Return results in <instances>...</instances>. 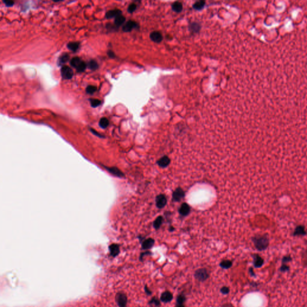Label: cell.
Instances as JSON below:
<instances>
[{"mask_svg": "<svg viewBox=\"0 0 307 307\" xmlns=\"http://www.w3.org/2000/svg\"><path fill=\"white\" fill-rule=\"evenodd\" d=\"M253 242L254 243L255 248L260 251L266 249L269 244L268 238H266V237L264 236L254 237V239H253Z\"/></svg>", "mask_w": 307, "mask_h": 307, "instance_id": "cell-1", "label": "cell"}, {"mask_svg": "<svg viewBox=\"0 0 307 307\" xmlns=\"http://www.w3.org/2000/svg\"><path fill=\"white\" fill-rule=\"evenodd\" d=\"M70 64L72 67L76 69V70L78 72H84L86 68V64L79 57H74L72 58L70 61Z\"/></svg>", "mask_w": 307, "mask_h": 307, "instance_id": "cell-2", "label": "cell"}, {"mask_svg": "<svg viewBox=\"0 0 307 307\" xmlns=\"http://www.w3.org/2000/svg\"><path fill=\"white\" fill-rule=\"evenodd\" d=\"M209 274L206 268L198 269L195 271L194 277L198 281L203 282L209 278Z\"/></svg>", "mask_w": 307, "mask_h": 307, "instance_id": "cell-3", "label": "cell"}, {"mask_svg": "<svg viewBox=\"0 0 307 307\" xmlns=\"http://www.w3.org/2000/svg\"><path fill=\"white\" fill-rule=\"evenodd\" d=\"M116 302L119 307H126L127 304V297L123 292H119L115 297Z\"/></svg>", "mask_w": 307, "mask_h": 307, "instance_id": "cell-4", "label": "cell"}, {"mask_svg": "<svg viewBox=\"0 0 307 307\" xmlns=\"http://www.w3.org/2000/svg\"><path fill=\"white\" fill-rule=\"evenodd\" d=\"M61 73L63 78L64 79H70L73 76L72 69L67 65H64L61 67Z\"/></svg>", "mask_w": 307, "mask_h": 307, "instance_id": "cell-5", "label": "cell"}, {"mask_svg": "<svg viewBox=\"0 0 307 307\" xmlns=\"http://www.w3.org/2000/svg\"><path fill=\"white\" fill-rule=\"evenodd\" d=\"M156 206L159 209L164 207L167 203V199L164 194H159L156 197L155 199Z\"/></svg>", "mask_w": 307, "mask_h": 307, "instance_id": "cell-6", "label": "cell"}, {"mask_svg": "<svg viewBox=\"0 0 307 307\" xmlns=\"http://www.w3.org/2000/svg\"><path fill=\"white\" fill-rule=\"evenodd\" d=\"M185 196V192L181 188H178L173 193V200L175 202L180 201Z\"/></svg>", "mask_w": 307, "mask_h": 307, "instance_id": "cell-7", "label": "cell"}, {"mask_svg": "<svg viewBox=\"0 0 307 307\" xmlns=\"http://www.w3.org/2000/svg\"><path fill=\"white\" fill-rule=\"evenodd\" d=\"M173 298V296L172 293L169 291H166V292H164L162 294L161 297H160V300L163 302L168 303V302H171Z\"/></svg>", "mask_w": 307, "mask_h": 307, "instance_id": "cell-8", "label": "cell"}, {"mask_svg": "<svg viewBox=\"0 0 307 307\" xmlns=\"http://www.w3.org/2000/svg\"><path fill=\"white\" fill-rule=\"evenodd\" d=\"M190 212V207L187 203H183L179 209V213L181 215L185 217Z\"/></svg>", "mask_w": 307, "mask_h": 307, "instance_id": "cell-9", "label": "cell"}, {"mask_svg": "<svg viewBox=\"0 0 307 307\" xmlns=\"http://www.w3.org/2000/svg\"><path fill=\"white\" fill-rule=\"evenodd\" d=\"M138 27V24L132 21L127 22L123 27V30L124 32H130L133 29Z\"/></svg>", "mask_w": 307, "mask_h": 307, "instance_id": "cell-10", "label": "cell"}, {"mask_svg": "<svg viewBox=\"0 0 307 307\" xmlns=\"http://www.w3.org/2000/svg\"><path fill=\"white\" fill-rule=\"evenodd\" d=\"M170 163H171L170 158L166 155L163 156V157L160 158V159H159L157 161V164L162 168L167 167L169 165Z\"/></svg>", "mask_w": 307, "mask_h": 307, "instance_id": "cell-11", "label": "cell"}, {"mask_svg": "<svg viewBox=\"0 0 307 307\" xmlns=\"http://www.w3.org/2000/svg\"><path fill=\"white\" fill-rule=\"evenodd\" d=\"M150 38L155 43H160L163 40V36L162 34L158 31H154L150 34Z\"/></svg>", "mask_w": 307, "mask_h": 307, "instance_id": "cell-12", "label": "cell"}, {"mask_svg": "<svg viewBox=\"0 0 307 307\" xmlns=\"http://www.w3.org/2000/svg\"><path fill=\"white\" fill-rule=\"evenodd\" d=\"M155 241L152 238H148L145 240L142 244V247L143 250H149L151 249L154 246Z\"/></svg>", "mask_w": 307, "mask_h": 307, "instance_id": "cell-13", "label": "cell"}, {"mask_svg": "<svg viewBox=\"0 0 307 307\" xmlns=\"http://www.w3.org/2000/svg\"><path fill=\"white\" fill-rule=\"evenodd\" d=\"M121 13L122 12L120 10H118V9L112 10L108 11L106 13V17L107 19H111L112 17H116L117 16L121 15Z\"/></svg>", "mask_w": 307, "mask_h": 307, "instance_id": "cell-14", "label": "cell"}, {"mask_svg": "<svg viewBox=\"0 0 307 307\" xmlns=\"http://www.w3.org/2000/svg\"><path fill=\"white\" fill-rule=\"evenodd\" d=\"M109 250L111 255L113 257H116L120 253V246L118 244H113L109 246Z\"/></svg>", "mask_w": 307, "mask_h": 307, "instance_id": "cell-15", "label": "cell"}, {"mask_svg": "<svg viewBox=\"0 0 307 307\" xmlns=\"http://www.w3.org/2000/svg\"><path fill=\"white\" fill-rule=\"evenodd\" d=\"M254 259V265L255 268H260L263 265V260L260 256L257 254H254L253 255Z\"/></svg>", "mask_w": 307, "mask_h": 307, "instance_id": "cell-16", "label": "cell"}, {"mask_svg": "<svg viewBox=\"0 0 307 307\" xmlns=\"http://www.w3.org/2000/svg\"><path fill=\"white\" fill-rule=\"evenodd\" d=\"M106 168L109 172L116 176L120 177V178H122L124 176L123 173L120 170H119L116 167H106Z\"/></svg>", "mask_w": 307, "mask_h": 307, "instance_id": "cell-17", "label": "cell"}, {"mask_svg": "<svg viewBox=\"0 0 307 307\" xmlns=\"http://www.w3.org/2000/svg\"><path fill=\"white\" fill-rule=\"evenodd\" d=\"M163 218L162 216L158 217L157 219L155 220V221H154V223H153V226L155 228V229L157 230V229H159L160 227V226H162V223H163Z\"/></svg>", "mask_w": 307, "mask_h": 307, "instance_id": "cell-18", "label": "cell"}, {"mask_svg": "<svg viewBox=\"0 0 307 307\" xmlns=\"http://www.w3.org/2000/svg\"><path fill=\"white\" fill-rule=\"evenodd\" d=\"M182 8H183L182 4L180 2L176 1V2H175L172 4V9H173V10L175 12H177V13L181 12L182 11Z\"/></svg>", "mask_w": 307, "mask_h": 307, "instance_id": "cell-19", "label": "cell"}, {"mask_svg": "<svg viewBox=\"0 0 307 307\" xmlns=\"http://www.w3.org/2000/svg\"><path fill=\"white\" fill-rule=\"evenodd\" d=\"M220 266L223 269H229L231 268L232 266V261L229 260H224L220 262Z\"/></svg>", "mask_w": 307, "mask_h": 307, "instance_id": "cell-20", "label": "cell"}, {"mask_svg": "<svg viewBox=\"0 0 307 307\" xmlns=\"http://www.w3.org/2000/svg\"><path fill=\"white\" fill-rule=\"evenodd\" d=\"M125 21V17L121 15L120 16H117L116 17H115V24L116 26H120L122 24H124Z\"/></svg>", "mask_w": 307, "mask_h": 307, "instance_id": "cell-21", "label": "cell"}, {"mask_svg": "<svg viewBox=\"0 0 307 307\" xmlns=\"http://www.w3.org/2000/svg\"><path fill=\"white\" fill-rule=\"evenodd\" d=\"M79 45H80V44L78 42H70L68 44L67 47L70 49V50L73 52H76L79 49Z\"/></svg>", "mask_w": 307, "mask_h": 307, "instance_id": "cell-22", "label": "cell"}, {"mask_svg": "<svg viewBox=\"0 0 307 307\" xmlns=\"http://www.w3.org/2000/svg\"><path fill=\"white\" fill-rule=\"evenodd\" d=\"M109 124V122L106 118H102L100 119V121H99V125L102 128H106L108 127Z\"/></svg>", "mask_w": 307, "mask_h": 307, "instance_id": "cell-23", "label": "cell"}, {"mask_svg": "<svg viewBox=\"0 0 307 307\" xmlns=\"http://www.w3.org/2000/svg\"><path fill=\"white\" fill-rule=\"evenodd\" d=\"M186 301L185 296L183 294L178 295L176 299V305H184V303Z\"/></svg>", "mask_w": 307, "mask_h": 307, "instance_id": "cell-24", "label": "cell"}, {"mask_svg": "<svg viewBox=\"0 0 307 307\" xmlns=\"http://www.w3.org/2000/svg\"><path fill=\"white\" fill-rule=\"evenodd\" d=\"M88 66V68L91 69V70H95L98 67V65L97 63L94 60H91L90 62H89Z\"/></svg>", "mask_w": 307, "mask_h": 307, "instance_id": "cell-25", "label": "cell"}, {"mask_svg": "<svg viewBox=\"0 0 307 307\" xmlns=\"http://www.w3.org/2000/svg\"><path fill=\"white\" fill-rule=\"evenodd\" d=\"M69 59V55H68L67 54H64L63 55H62L60 57H59V64H64V63H65Z\"/></svg>", "mask_w": 307, "mask_h": 307, "instance_id": "cell-26", "label": "cell"}, {"mask_svg": "<svg viewBox=\"0 0 307 307\" xmlns=\"http://www.w3.org/2000/svg\"><path fill=\"white\" fill-rule=\"evenodd\" d=\"M205 2L204 1H197L193 5V8L196 10H201L205 6Z\"/></svg>", "mask_w": 307, "mask_h": 307, "instance_id": "cell-27", "label": "cell"}, {"mask_svg": "<svg viewBox=\"0 0 307 307\" xmlns=\"http://www.w3.org/2000/svg\"><path fill=\"white\" fill-rule=\"evenodd\" d=\"M97 90V88L94 86H88L86 89V91L88 94H92L93 93H94Z\"/></svg>", "mask_w": 307, "mask_h": 307, "instance_id": "cell-28", "label": "cell"}, {"mask_svg": "<svg viewBox=\"0 0 307 307\" xmlns=\"http://www.w3.org/2000/svg\"><path fill=\"white\" fill-rule=\"evenodd\" d=\"M91 105L93 107H98L99 105L101 104V101L97 100V99H91L90 100Z\"/></svg>", "mask_w": 307, "mask_h": 307, "instance_id": "cell-29", "label": "cell"}, {"mask_svg": "<svg viewBox=\"0 0 307 307\" xmlns=\"http://www.w3.org/2000/svg\"><path fill=\"white\" fill-rule=\"evenodd\" d=\"M149 304H154L157 306H159L160 305V302L159 300H158V299H157L155 297H154V298L150 301Z\"/></svg>", "mask_w": 307, "mask_h": 307, "instance_id": "cell-30", "label": "cell"}, {"mask_svg": "<svg viewBox=\"0 0 307 307\" xmlns=\"http://www.w3.org/2000/svg\"><path fill=\"white\" fill-rule=\"evenodd\" d=\"M136 7H136V5L135 4H134V3L133 4H131L128 7V12H129V13H132L133 12H134L136 10Z\"/></svg>", "mask_w": 307, "mask_h": 307, "instance_id": "cell-31", "label": "cell"}, {"mask_svg": "<svg viewBox=\"0 0 307 307\" xmlns=\"http://www.w3.org/2000/svg\"><path fill=\"white\" fill-rule=\"evenodd\" d=\"M220 292L223 294H227L230 292V289H229V288H228V287L224 286L221 289Z\"/></svg>", "mask_w": 307, "mask_h": 307, "instance_id": "cell-32", "label": "cell"}, {"mask_svg": "<svg viewBox=\"0 0 307 307\" xmlns=\"http://www.w3.org/2000/svg\"><path fill=\"white\" fill-rule=\"evenodd\" d=\"M199 28H200L199 25H198L197 24H196V23L193 24L191 25V29H192V30H193L194 31H199Z\"/></svg>", "mask_w": 307, "mask_h": 307, "instance_id": "cell-33", "label": "cell"}, {"mask_svg": "<svg viewBox=\"0 0 307 307\" xmlns=\"http://www.w3.org/2000/svg\"><path fill=\"white\" fill-rule=\"evenodd\" d=\"M3 2L8 7H11L14 4V2L12 1H4Z\"/></svg>", "mask_w": 307, "mask_h": 307, "instance_id": "cell-34", "label": "cell"}, {"mask_svg": "<svg viewBox=\"0 0 307 307\" xmlns=\"http://www.w3.org/2000/svg\"><path fill=\"white\" fill-rule=\"evenodd\" d=\"M145 290L146 293L147 294H148V295H151V294H152L151 291L149 289V288H148V286H147V285H145Z\"/></svg>", "mask_w": 307, "mask_h": 307, "instance_id": "cell-35", "label": "cell"}, {"mask_svg": "<svg viewBox=\"0 0 307 307\" xmlns=\"http://www.w3.org/2000/svg\"><path fill=\"white\" fill-rule=\"evenodd\" d=\"M280 269H281V271H283V272H284V271H288V270H289V266H286V265H283L281 266V268Z\"/></svg>", "mask_w": 307, "mask_h": 307, "instance_id": "cell-36", "label": "cell"}, {"mask_svg": "<svg viewBox=\"0 0 307 307\" xmlns=\"http://www.w3.org/2000/svg\"><path fill=\"white\" fill-rule=\"evenodd\" d=\"M91 132H92V133H93L94 135H95V136H98V137H102V136L100 134H99L97 132L95 131L94 130H93V129H91Z\"/></svg>", "mask_w": 307, "mask_h": 307, "instance_id": "cell-37", "label": "cell"}, {"mask_svg": "<svg viewBox=\"0 0 307 307\" xmlns=\"http://www.w3.org/2000/svg\"><path fill=\"white\" fill-rule=\"evenodd\" d=\"M107 54H108L109 56V57H111V58H113V57H115V54H114V53H113L112 51H108Z\"/></svg>", "mask_w": 307, "mask_h": 307, "instance_id": "cell-38", "label": "cell"}, {"mask_svg": "<svg viewBox=\"0 0 307 307\" xmlns=\"http://www.w3.org/2000/svg\"><path fill=\"white\" fill-rule=\"evenodd\" d=\"M290 260V258H289V257H285V258L283 259V262H288Z\"/></svg>", "mask_w": 307, "mask_h": 307, "instance_id": "cell-39", "label": "cell"}, {"mask_svg": "<svg viewBox=\"0 0 307 307\" xmlns=\"http://www.w3.org/2000/svg\"><path fill=\"white\" fill-rule=\"evenodd\" d=\"M175 307H185L184 305H176Z\"/></svg>", "mask_w": 307, "mask_h": 307, "instance_id": "cell-40", "label": "cell"}]
</instances>
